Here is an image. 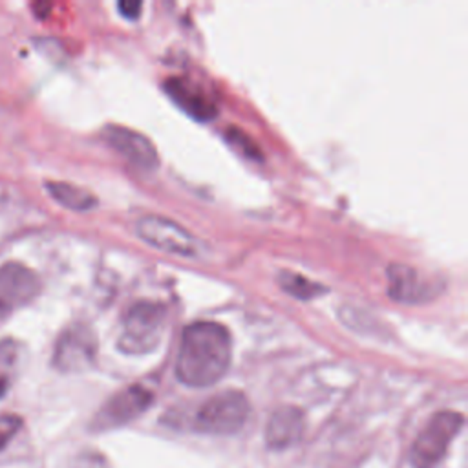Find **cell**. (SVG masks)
Returning a JSON list of instances; mask_svg holds the SVG:
<instances>
[{"mask_svg":"<svg viewBox=\"0 0 468 468\" xmlns=\"http://www.w3.org/2000/svg\"><path fill=\"white\" fill-rule=\"evenodd\" d=\"M250 413V404L245 393L225 389L208 397L194 413L192 428L210 435L238 433Z\"/></svg>","mask_w":468,"mask_h":468,"instance_id":"7a4b0ae2","label":"cell"},{"mask_svg":"<svg viewBox=\"0 0 468 468\" xmlns=\"http://www.w3.org/2000/svg\"><path fill=\"white\" fill-rule=\"evenodd\" d=\"M46 188L49 196L71 210H90L97 205V197L77 185L64 183V181H48Z\"/></svg>","mask_w":468,"mask_h":468,"instance_id":"4fadbf2b","label":"cell"},{"mask_svg":"<svg viewBox=\"0 0 468 468\" xmlns=\"http://www.w3.org/2000/svg\"><path fill=\"white\" fill-rule=\"evenodd\" d=\"M104 137L121 155H124L137 168L141 170L157 168L159 155L154 143L146 135L124 126H108L104 130Z\"/></svg>","mask_w":468,"mask_h":468,"instance_id":"30bf717a","label":"cell"},{"mask_svg":"<svg viewBox=\"0 0 468 468\" xmlns=\"http://www.w3.org/2000/svg\"><path fill=\"white\" fill-rule=\"evenodd\" d=\"M22 428V419L16 413H0V452Z\"/></svg>","mask_w":468,"mask_h":468,"instance_id":"e0dca14e","label":"cell"},{"mask_svg":"<svg viewBox=\"0 0 468 468\" xmlns=\"http://www.w3.org/2000/svg\"><path fill=\"white\" fill-rule=\"evenodd\" d=\"M66 468H113V466L102 453L86 450V452L77 453Z\"/></svg>","mask_w":468,"mask_h":468,"instance_id":"2e32d148","label":"cell"},{"mask_svg":"<svg viewBox=\"0 0 468 468\" xmlns=\"http://www.w3.org/2000/svg\"><path fill=\"white\" fill-rule=\"evenodd\" d=\"M165 91L170 99L197 121H210L218 113L216 102L208 93L186 77H170L165 80Z\"/></svg>","mask_w":468,"mask_h":468,"instance_id":"7c38bea8","label":"cell"},{"mask_svg":"<svg viewBox=\"0 0 468 468\" xmlns=\"http://www.w3.org/2000/svg\"><path fill=\"white\" fill-rule=\"evenodd\" d=\"M276 282L280 283V287L289 292L291 296L294 298H300V300H311L314 296H320L324 294L325 287L320 285L318 282L311 280V278H305L298 272H292V271H282L276 278Z\"/></svg>","mask_w":468,"mask_h":468,"instance_id":"5bb4252c","label":"cell"},{"mask_svg":"<svg viewBox=\"0 0 468 468\" xmlns=\"http://www.w3.org/2000/svg\"><path fill=\"white\" fill-rule=\"evenodd\" d=\"M40 291L38 276L18 261L0 265V320L27 305Z\"/></svg>","mask_w":468,"mask_h":468,"instance_id":"52a82bcc","label":"cell"},{"mask_svg":"<svg viewBox=\"0 0 468 468\" xmlns=\"http://www.w3.org/2000/svg\"><path fill=\"white\" fill-rule=\"evenodd\" d=\"M119 11L122 16L126 18H137L141 15V9H143V4L137 2V0H124V2H119Z\"/></svg>","mask_w":468,"mask_h":468,"instance_id":"ac0fdd59","label":"cell"},{"mask_svg":"<svg viewBox=\"0 0 468 468\" xmlns=\"http://www.w3.org/2000/svg\"><path fill=\"white\" fill-rule=\"evenodd\" d=\"M154 400V395L150 389H146L141 384L128 386L115 393L112 399L106 400V404L95 413L91 420V430L95 431H106L119 426H124L137 419L141 413H144Z\"/></svg>","mask_w":468,"mask_h":468,"instance_id":"8992f818","label":"cell"},{"mask_svg":"<svg viewBox=\"0 0 468 468\" xmlns=\"http://www.w3.org/2000/svg\"><path fill=\"white\" fill-rule=\"evenodd\" d=\"M232 338L218 322H194L185 327L176 360L177 378L190 388L216 384L229 369Z\"/></svg>","mask_w":468,"mask_h":468,"instance_id":"6da1fadb","label":"cell"},{"mask_svg":"<svg viewBox=\"0 0 468 468\" xmlns=\"http://www.w3.org/2000/svg\"><path fill=\"white\" fill-rule=\"evenodd\" d=\"M97 353V340L90 327L86 325H71L68 327L57 340L53 364L57 369L66 373H75L88 369Z\"/></svg>","mask_w":468,"mask_h":468,"instance_id":"ba28073f","label":"cell"},{"mask_svg":"<svg viewBox=\"0 0 468 468\" xmlns=\"http://www.w3.org/2000/svg\"><path fill=\"white\" fill-rule=\"evenodd\" d=\"M439 282L424 278L410 265L393 263L388 269V292L402 303H422L439 294Z\"/></svg>","mask_w":468,"mask_h":468,"instance_id":"9c48e42d","label":"cell"},{"mask_svg":"<svg viewBox=\"0 0 468 468\" xmlns=\"http://www.w3.org/2000/svg\"><path fill=\"white\" fill-rule=\"evenodd\" d=\"M18 364V342L13 338L0 340V399L9 391Z\"/></svg>","mask_w":468,"mask_h":468,"instance_id":"9a60e30c","label":"cell"},{"mask_svg":"<svg viewBox=\"0 0 468 468\" xmlns=\"http://www.w3.org/2000/svg\"><path fill=\"white\" fill-rule=\"evenodd\" d=\"M464 419L457 411L435 413L413 441L410 461L413 468H435L448 452L450 442L457 437Z\"/></svg>","mask_w":468,"mask_h":468,"instance_id":"277c9868","label":"cell"},{"mask_svg":"<svg viewBox=\"0 0 468 468\" xmlns=\"http://www.w3.org/2000/svg\"><path fill=\"white\" fill-rule=\"evenodd\" d=\"M135 230L143 241L170 254L196 256L201 250V243L192 232L161 216L141 218Z\"/></svg>","mask_w":468,"mask_h":468,"instance_id":"5b68a950","label":"cell"},{"mask_svg":"<svg viewBox=\"0 0 468 468\" xmlns=\"http://www.w3.org/2000/svg\"><path fill=\"white\" fill-rule=\"evenodd\" d=\"M165 327V307L157 302L141 300L130 305L122 318L119 347L124 353H150L157 347Z\"/></svg>","mask_w":468,"mask_h":468,"instance_id":"3957f363","label":"cell"},{"mask_svg":"<svg viewBox=\"0 0 468 468\" xmlns=\"http://www.w3.org/2000/svg\"><path fill=\"white\" fill-rule=\"evenodd\" d=\"M305 433V415L296 406L276 408L265 426V444L271 450H287L302 441Z\"/></svg>","mask_w":468,"mask_h":468,"instance_id":"8fae6325","label":"cell"}]
</instances>
